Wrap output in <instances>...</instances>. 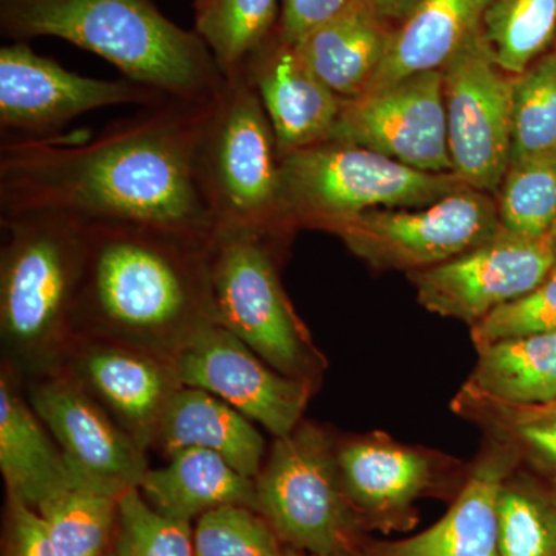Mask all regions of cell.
I'll list each match as a JSON object with an SVG mask.
<instances>
[{"label": "cell", "instance_id": "cell-1", "mask_svg": "<svg viewBox=\"0 0 556 556\" xmlns=\"http://www.w3.org/2000/svg\"><path fill=\"white\" fill-rule=\"evenodd\" d=\"M217 97L142 108L87 141L2 135L0 219L51 214L211 240L199 156Z\"/></svg>", "mask_w": 556, "mask_h": 556}, {"label": "cell", "instance_id": "cell-2", "mask_svg": "<svg viewBox=\"0 0 556 556\" xmlns=\"http://www.w3.org/2000/svg\"><path fill=\"white\" fill-rule=\"evenodd\" d=\"M73 334L174 358L217 325L211 240L137 228L86 226Z\"/></svg>", "mask_w": 556, "mask_h": 556}, {"label": "cell", "instance_id": "cell-3", "mask_svg": "<svg viewBox=\"0 0 556 556\" xmlns=\"http://www.w3.org/2000/svg\"><path fill=\"white\" fill-rule=\"evenodd\" d=\"M0 22L11 38L68 40L172 100H214L225 84L200 36L150 0H0Z\"/></svg>", "mask_w": 556, "mask_h": 556}, {"label": "cell", "instance_id": "cell-4", "mask_svg": "<svg viewBox=\"0 0 556 556\" xmlns=\"http://www.w3.org/2000/svg\"><path fill=\"white\" fill-rule=\"evenodd\" d=\"M0 252L2 362L22 380L53 371L73 339L86 265V226L51 214L3 218Z\"/></svg>", "mask_w": 556, "mask_h": 556}, {"label": "cell", "instance_id": "cell-5", "mask_svg": "<svg viewBox=\"0 0 556 556\" xmlns=\"http://www.w3.org/2000/svg\"><path fill=\"white\" fill-rule=\"evenodd\" d=\"M281 237L217 226L211 240V280L217 325L247 343L270 367L317 387L327 367L292 308L280 273Z\"/></svg>", "mask_w": 556, "mask_h": 556}, {"label": "cell", "instance_id": "cell-6", "mask_svg": "<svg viewBox=\"0 0 556 556\" xmlns=\"http://www.w3.org/2000/svg\"><path fill=\"white\" fill-rule=\"evenodd\" d=\"M280 175L291 225L327 232L372 208L422 207L468 188L455 174L413 169L332 139L281 155Z\"/></svg>", "mask_w": 556, "mask_h": 556}, {"label": "cell", "instance_id": "cell-7", "mask_svg": "<svg viewBox=\"0 0 556 556\" xmlns=\"http://www.w3.org/2000/svg\"><path fill=\"white\" fill-rule=\"evenodd\" d=\"M336 442L327 428L302 420L277 438L255 478L257 511L281 544L314 556L364 554V521L340 477Z\"/></svg>", "mask_w": 556, "mask_h": 556}, {"label": "cell", "instance_id": "cell-8", "mask_svg": "<svg viewBox=\"0 0 556 556\" xmlns=\"http://www.w3.org/2000/svg\"><path fill=\"white\" fill-rule=\"evenodd\" d=\"M281 155L257 93L243 76L225 79L201 139V188L217 226L283 237L294 226L281 200Z\"/></svg>", "mask_w": 556, "mask_h": 556}, {"label": "cell", "instance_id": "cell-9", "mask_svg": "<svg viewBox=\"0 0 556 556\" xmlns=\"http://www.w3.org/2000/svg\"><path fill=\"white\" fill-rule=\"evenodd\" d=\"M501 230L496 201L466 188L422 207L372 208L329 233L372 268L409 274L459 257Z\"/></svg>", "mask_w": 556, "mask_h": 556}, {"label": "cell", "instance_id": "cell-10", "mask_svg": "<svg viewBox=\"0 0 556 556\" xmlns=\"http://www.w3.org/2000/svg\"><path fill=\"white\" fill-rule=\"evenodd\" d=\"M441 72L453 172L468 188L497 192L510 166L515 76L497 67L481 31Z\"/></svg>", "mask_w": 556, "mask_h": 556}, {"label": "cell", "instance_id": "cell-11", "mask_svg": "<svg viewBox=\"0 0 556 556\" xmlns=\"http://www.w3.org/2000/svg\"><path fill=\"white\" fill-rule=\"evenodd\" d=\"M556 268V230L527 239L501 230L492 240L433 268L409 273L417 302L438 316L473 327L529 294Z\"/></svg>", "mask_w": 556, "mask_h": 556}, {"label": "cell", "instance_id": "cell-12", "mask_svg": "<svg viewBox=\"0 0 556 556\" xmlns=\"http://www.w3.org/2000/svg\"><path fill=\"white\" fill-rule=\"evenodd\" d=\"M172 100L131 79L104 80L68 72L25 43L0 50V127L3 135L47 138L65 124L109 105Z\"/></svg>", "mask_w": 556, "mask_h": 556}, {"label": "cell", "instance_id": "cell-13", "mask_svg": "<svg viewBox=\"0 0 556 556\" xmlns=\"http://www.w3.org/2000/svg\"><path fill=\"white\" fill-rule=\"evenodd\" d=\"M329 139L375 150L413 169L455 174L441 70L343 100Z\"/></svg>", "mask_w": 556, "mask_h": 556}, {"label": "cell", "instance_id": "cell-14", "mask_svg": "<svg viewBox=\"0 0 556 556\" xmlns=\"http://www.w3.org/2000/svg\"><path fill=\"white\" fill-rule=\"evenodd\" d=\"M31 408L60 445L76 484L123 495L149 471L139 447L98 402L64 372L22 380Z\"/></svg>", "mask_w": 556, "mask_h": 556}, {"label": "cell", "instance_id": "cell-15", "mask_svg": "<svg viewBox=\"0 0 556 556\" xmlns=\"http://www.w3.org/2000/svg\"><path fill=\"white\" fill-rule=\"evenodd\" d=\"M185 387L200 388L239 409L274 438L303 420L316 386L270 367L228 329L214 325L175 357Z\"/></svg>", "mask_w": 556, "mask_h": 556}, {"label": "cell", "instance_id": "cell-16", "mask_svg": "<svg viewBox=\"0 0 556 556\" xmlns=\"http://www.w3.org/2000/svg\"><path fill=\"white\" fill-rule=\"evenodd\" d=\"M54 369L75 380L146 452L185 387L174 358L87 336H73Z\"/></svg>", "mask_w": 556, "mask_h": 556}, {"label": "cell", "instance_id": "cell-17", "mask_svg": "<svg viewBox=\"0 0 556 556\" xmlns=\"http://www.w3.org/2000/svg\"><path fill=\"white\" fill-rule=\"evenodd\" d=\"M336 457L358 517L365 526L382 530L408 529L416 501L439 473L438 457L383 433L338 439Z\"/></svg>", "mask_w": 556, "mask_h": 556}, {"label": "cell", "instance_id": "cell-18", "mask_svg": "<svg viewBox=\"0 0 556 556\" xmlns=\"http://www.w3.org/2000/svg\"><path fill=\"white\" fill-rule=\"evenodd\" d=\"M240 76L257 93L280 155L331 137L342 98L311 72L295 47L277 31L249 58Z\"/></svg>", "mask_w": 556, "mask_h": 556}, {"label": "cell", "instance_id": "cell-19", "mask_svg": "<svg viewBox=\"0 0 556 556\" xmlns=\"http://www.w3.org/2000/svg\"><path fill=\"white\" fill-rule=\"evenodd\" d=\"M515 463V445L497 437L437 525L415 536L365 548L364 556H500L497 497Z\"/></svg>", "mask_w": 556, "mask_h": 556}, {"label": "cell", "instance_id": "cell-20", "mask_svg": "<svg viewBox=\"0 0 556 556\" xmlns=\"http://www.w3.org/2000/svg\"><path fill=\"white\" fill-rule=\"evenodd\" d=\"M0 473L7 495L35 510L51 496L80 486L25 396L21 376L5 362L0 367Z\"/></svg>", "mask_w": 556, "mask_h": 556}, {"label": "cell", "instance_id": "cell-21", "mask_svg": "<svg viewBox=\"0 0 556 556\" xmlns=\"http://www.w3.org/2000/svg\"><path fill=\"white\" fill-rule=\"evenodd\" d=\"M477 351V365L453 404L456 412L475 417L556 402V332L500 340Z\"/></svg>", "mask_w": 556, "mask_h": 556}, {"label": "cell", "instance_id": "cell-22", "mask_svg": "<svg viewBox=\"0 0 556 556\" xmlns=\"http://www.w3.org/2000/svg\"><path fill=\"white\" fill-rule=\"evenodd\" d=\"M152 448L166 459L186 448L208 450L252 479L266 459V441L257 424L214 394L192 387L175 394Z\"/></svg>", "mask_w": 556, "mask_h": 556}, {"label": "cell", "instance_id": "cell-23", "mask_svg": "<svg viewBox=\"0 0 556 556\" xmlns=\"http://www.w3.org/2000/svg\"><path fill=\"white\" fill-rule=\"evenodd\" d=\"M493 0H420L391 31L386 60L368 90L439 72L481 31Z\"/></svg>", "mask_w": 556, "mask_h": 556}, {"label": "cell", "instance_id": "cell-24", "mask_svg": "<svg viewBox=\"0 0 556 556\" xmlns=\"http://www.w3.org/2000/svg\"><path fill=\"white\" fill-rule=\"evenodd\" d=\"M391 31L367 0H357L292 46L332 93L351 100L367 91L375 79L386 60Z\"/></svg>", "mask_w": 556, "mask_h": 556}, {"label": "cell", "instance_id": "cell-25", "mask_svg": "<svg viewBox=\"0 0 556 556\" xmlns=\"http://www.w3.org/2000/svg\"><path fill=\"white\" fill-rule=\"evenodd\" d=\"M138 489L156 510L181 521L225 506L257 510L255 479L204 448L181 450L167 457L166 466L149 468Z\"/></svg>", "mask_w": 556, "mask_h": 556}, {"label": "cell", "instance_id": "cell-26", "mask_svg": "<svg viewBox=\"0 0 556 556\" xmlns=\"http://www.w3.org/2000/svg\"><path fill=\"white\" fill-rule=\"evenodd\" d=\"M278 0H195V33L225 79L237 78L249 58L277 31Z\"/></svg>", "mask_w": 556, "mask_h": 556}, {"label": "cell", "instance_id": "cell-27", "mask_svg": "<svg viewBox=\"0 0 556 556\" xmlns=\"http://www.w3.org/2000/svg\"><path fill=\"white\" fill-rule=\"evenodd\" d=\"M119 496L91 486H72L36 511L60 556H104L112 552Z\"/></svg>", "mask_w": 556, "mask_h": 556}, {"label": "cell", "instance_id": "cell-28", "mask_svg": "<svg viewBox=\"0 0 556 556\" xmlns=\"http://www.w3.org/2000/svg\"><path fill=\"white\" fill-rule=\"evenodd\" d=\"M556 33V0H493L481 36L497 67L519 76L547 49Z\"/></svg>", "mask_w": 556, "mask_h": 556}, {"label": "cell", "instance_id": "cell-29", "mask_svg": "<svg viewBox=\"0 0 556 556\" xmlns=\"http://www.w3.org/2000/svg\"><path fill=\"white\" fill-rule=\"evenodd\" d=\"M501 228L541 239L556 230V150L514 161L497 190Z\"/></svg>", "mask_w": 556, "mask_h": 556}, {"label": "cell", "instance_id": "cell-30", "mask_svg": "<svg viewBox=\"0 0 556 556\" xmlns=\"http://www.w3.org/2000/svg\"><path fill=\"white\" fill-rule=\"evenodd\" d=\"M552 150H556V53L515 76L510 163Z\"/></svg>", "mask_w": 556, "mask_h": 556}, {"label": "cell", "instance_id": "cell-31", "mask_svg": "<svg viewBox=\"0 0 556 556\" xmlns=\"http://www.w3.org/2000/svg\"><path fill=\"white\" fill-rule=\"evenodd\" d=\"M497 555L556 556V506L508 478L497 497Z\"/></svg>", "mask_w": 556, "mask_h": 556}, {"label": "cell", "instance_id": "cell-32", "mask_svg": "<svg viewBox=\"0 0 556 556\" xmlns=\"http://www.w3.org/2000/svg\"><path fill=\"white\" fill-rule=\"evenodd\" d=\"M112 552L116 556H195L192 522L161 514L134 486L119 496Z\"/></svg>", "mask_w": 556, "mask_h": 556}, {"label": "cell", "instance_id": "cell-33", "mask_svg": "<svg viewBox=\"0 0 556 556\" xmlns=\"http://www.w3.org/2000/svg\"><path fill=\"white\" fill-rule=\"evenodd\" d=\"M273 527L257 510L225 506L193 526L195 556H287Z\"/></svg>", "mask_w": 556, "mask_h": 556}, {"label": "cell", "instance_id": "cell-34", "mask_svg": "<svg viewBox=\"0 0 556 556\" xmlns=\"http://www.w3.org/2000/svg\"><path fill=\"white\" fill-rule=\"evenodd\" d=\"M556 332V268L529 294L506 303L471 327L473 345Z\"/></svg>", "mask_w": 556, "mask_h": 556}, {"label": "cell", "instance_id": "cell-35", "mask_svg": "<svg viewBox=\"0 0 556 556\" xmlns=\"http://www.w3.org/2000/svg\"><path fill=\"white\" fill-rule=\"evenodd\" d=\"M3 556H60L38 511L11 495H7Z\"/></svg>", "mask_w": 556, "mask_h": 556}, {"label": "cell", "instance_id": "cell-36", "mask_svg": "<svg viewBox=\"0 0 556 556\" xmlns=\"http://www.w3.org/2000/svg\"><path fill=\"white\" fill-rule=\"evenodd\" d=\"M357 0H283L277 33L289 43L299 42L320 25L334 20Z\"/></svg>", "mask_w": 556, "mask_h": 556}, {"label": "cell", "instance_id": "cell-37", "mask_svg": "<svg viewBox=\"0 0 556 556\" xmlns=\"http://www.w3.org/2000/svg\"><path fill=\"white\" fill-rule=\"evenodd\" d=\"M500 438L522 445L538 459L556 466V417L527 420L514 426L493 428Z\"/></svg>", "mask_w": 556, "mask_h": 556}, {"label": "cell", "instance_id": "cell-38", "mask_svg": "<svg viewBox=\"0 0 556 556\" xmlns=\"http://www.w3.org/2000/svg\"><path fill=\"white\" fill-rule=\"evenodd\" d=\"M544 417H556V402L546 407L496 409V412L481 413L475 416V419L484 420L493 428H501L527 422V420L544 419Z\"/></svg>", "mask_w": 556, "mask_h": 556}, {"label": "cell", "instance_id": "cell-39", "mask_svg": "<svg viewBox=\"0 0 556 556\" xmlns=\"http://www.w3.org/2000/svg\"><path fill=\"white\" fill-rule=\"evenodd\" d=\"M419 2L420 0H367L368 5L380 20L386 21L387 24L394 22L397 25L416 9Z\"/></svg>", "mask_w": 556, "mask_h": 556}, {"label": "cell", "instance_id": "cell-40", "mask_svg": "<svg viewBox=\"0 0 556 556\" xmlns=\"http://www.w3.org/2000/svg\"><path fill=\"white\" fill-rule=\"evenodd\" d=\"M287 556H314V555L300 554V552H287ZM336 556H364V554H357V555H336Z\"/></svg>", "mask_w": 556, "mask_h": 556}, {"label": "cell", "instance_id": "cell-41", "mask_svg": "<svg viewBox=\"0 0 556 556\" xmlns=\"http://www.w3.org/2000/svg\"><path fill=\"white\" fill-rule=\"evenodd\" d=\"M104 556H116L115 554H113V552H109L108 555H104Z\"/></svg>", "mask_w": 556, "mask_h": 556}, {"label": "cell", "instance_id": "cell-42", "mask_svg": "<svg viewBox=\"0 0 556 556\" xmlns=\"http://www.w3.org/2000/svg\"><path fill=\"white\" fill-rule=\"evenodd\" d=\"M554 501H555V506H556V492H555V495H554Z\"/></svg>", "mask_w": 556, "mask_h": 556}]
</instances>
